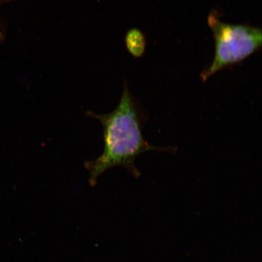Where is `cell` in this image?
I'll list each match as a JSON object with an SVG mask.
<instances>
[{"instance_id": "6da1fadb", "label": "cell", "mask_w": 262, "mask_h": 262, "mask_svg": "<svg viewBox=\"0 0 262 262\" xmlns=\"http://www.w3.org/2000/svg\"><path fill=\"white\" fill-rule=\"evenodd\" d=\"M86 115L99 121L103 133V153L96 159L84 163L90 173L89 182L93 187L97 185L100 176L114 167H123L134 178H139L140 172L135 161L140 154L149 150L171 151L169 147L161 148L150 145L144 139L142 113L126 82L123 83L119 103L112 112L96 114L87 111Z\"/></svg>"}, {"instance_id": "7a4b0ae2", "label": "cell", "mask_w": 262, "mask_h": 262, "mask_svg": "<svg viewBox=\"0 0 262 262\" xmlns=\"http://www.w3.org/2000/svg\"><path fill=\"white\" fill-rule=\"evenodd\" d=\"M208 22L214 36L215 55L211 64L201 74L204 81L251 56L260 49L262 40L260 28L226 24L214 12L209 14Z\"/></svg>"}, {"instance_id": "3957f363", "label": "cell", "mask_w": 262, "mask_h": 262, "mask_svg": "<svg viewBox=\"0 0 262 262\" xmlns=\"http://www.w3.org/2000/svg\"><path fill=\"white\" fill-rule=\"evenodd\" d=\"M125 43L127 51L134 58L143 57L145 52L146 41L145 36L139 29H130L127 32Z\"/></svg>"}, {"instance_id": "277c9868", "label": "cell", "mask_w": 262, "mask_h": 262, "mask_svg": "<svg viewBox=\"0 0 262 262\" xmlns=\"http://www.w3.org/2000/svg\"><path fill=\"white\" fill-rule=\"evenodd\" d=\"M2 34L1 32H0V39H2Z\"/></svg>"}]
</instances>
